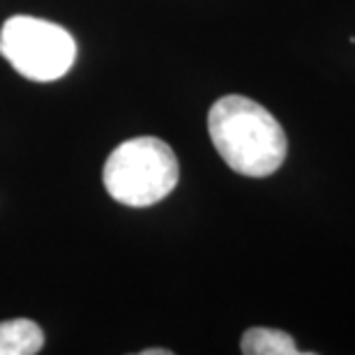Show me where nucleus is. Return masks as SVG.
Returning a JSON list of instances; mask_svg holds the SVG:
<instances>
[{
  "label": "nucleus",
  "instance_id": "5",
  "mask_svg": "<svg viewBox=\"0 0 355 355\" xmlns=\"http://www.w3.org/2000/svg\"><path fill=\"white\" fill-rule=\"evenodd\" d=\"M240 351L245 355H297L295 339L284 330L250 328L240 339Z\"/></svg>",
  "mask_w": 355,
  "mask_h": 355
},
{
  "label": "nucleus",
  "instance_id": "2",
  "mask_svg": "<svg viewBox=\"0 0 355 355\" xmlns=\"http://www.w3.org/2000/svg\"><path fill=\"white\" fill-rule=\"evenodd\" d=\"M180 166L171 146L155 137L123 141L104 164V187L130 208L159 203L175 189Z\"/></svg>",
  "mask_w": 355,
  "mask_h": 355
},
{
  "label": "nucleus",
  "instance_id": "6",
  "mask_svg": "<svg viewBox=\"0 0 355 355\" xmlns=\"http://www.w3.org/2000/svg\"><path fill=\"white\" fill-rule=\"evenodd\" d=\"M144 355H171V351H166V349H148V351H144Z\"/></svg>",
  "mask_w": 355,
  "mask_h": 355
},
{
  "label": "nucleus",
  "instance_id": "1",
  "mask_svg": "<svg viewBox=\"0 0 355 355\" xmlns=\"http://www.w3.org/2000/svg\"><path fill=\"white\" fill-rule=\"evenodd\" d=\"M212 146L233 171L268 178L286 159V134L266 106L243 95H226L208 113Z\"/></svg>",
  "mask_w": 355,
  "mask_h": 355
},
{
  "label": "nucleus",
  "instance_id": "3",
  "mask_svg": "<svg viewBox=\"0 0 355 355\" xmlns=\"http://www.w3.org/2000/svg\"><path fill=\"white\" fill-rule=\"evenodd\" d=\"M0 55L26 79L51 83L72 69L76 42L58 24L17 14L0 31Z\"/></svg>",
  "mask_w": 355,
  "mask_h": 355
},
{
  "label": "nucleus",
  "instance_id": "4",
  "mask_svg": "<svg viewBox=\"0 0 355 355\" xmlns=\"http://www.w3.org/2000/svg\"><path fill=\"white\" fill-rule=\"evenodd\" d=\"M44 344V332L28 318L0 323V355H33Z\"/></svg>",
  "mask_w": 355,
  "mask_h": 355
}]
</instances>
